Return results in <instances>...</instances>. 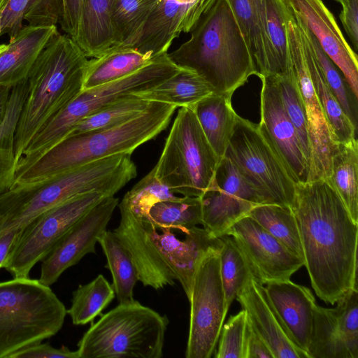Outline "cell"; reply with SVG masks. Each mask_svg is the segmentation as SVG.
<instances>
[{"label":"cell","mask_w":358,"mask_h":358,"mask_svg":"<svg viewBox=\"0 0 358 358\" xmlns=\"http://www.w3.org/2000/svg\"><path fill=\"white\" fill-rule=\"evenodd\" d=\"M317 296L334 305L357 287L358 223L323 179L296 185L290 207Z\"/></svg>","instance_id":"cell-1"},{"label":"cell","mask_w":358,"mask_h":358,"mask_svg":"<svg viewBox=\"0 0 358 358\" xmlns=\"http://www.w3.org/2000/svg\"><path fill=\"white\" fill-rule=\"evenodd\" d=\"M189 38L169 54L180 68L196 73L214 93L232 96L257 71L227 0H215L200 16Z\"/></svg>","instance_id":"cell-2"},{"label":"cell","mask_w":358,"mask_h":358,"mask_svg":"<svg viewBox=\"0 0 358 358\" xmlns=\"http://www.w3.org/2000/svg\"><path fill=\"white\" fill-rule=\"evenodd\" d=\"M137 175L131 154L97 159L35 183L11 187L0 194V234L22 228L41 214L76 196L115 194Z\"/></svg>","instance_id":"cell-3"},{"label":"cell","mask_w":358,"mask_h":358,"mask_svg":"<svg viewBox=\"0 0 358 358\" xmlns=\"http://www.w3.org/2000/svg\"><path fill=\"white\" fill-rule=\"evenodd\" d=\"M89 59L69 36L57 33L38 55L26 80L16 125V162L37 131L83 90Z\"/></svg>","instance_id":"cell-4"},{"label":"cell","mask_w":358,"mask_h":358,"mask_svg":"<svg viewBox=\"0 0 358 358\" xmlns=\"http://www.w3.org/2000/svg\"><path fill=\"white\" fill-rule=\"evenodd\" d=\"M177 106L152 101L137 116L116 126L68 136L15 176L13 186L44 180L87 163L118 154H132L170 123Z\"/></svg>","instance_id":"cell-5"},{"label":"cell","mask_w":358,"mask_h":358,"mask_svg":"<svg viewBox=\"0 0 358 358\" xmlns=\"http://www.w3.org/2000/svg\"><path fill=\"white\" fill-rule=\"evenodd\" d=\"M66 314L50 287L38 279L0 282V358L55 336Z\"/></svg>","instance_id":"cell-6"},{"label":"cell","mask_w":358,"mask_h":358,"mask_svg":"<svg viewBox=\"0 0 358 358\" xmlns=\"http://www.w3.org/2000/svg\"><path fill=\"white\" fill-rule=\"evenodd\" d=\"M166 315L133 299L92 324L78 343L79 358H160Z\"/></svg>","instance_id":"cell-7"},{"label":"cell","mask_w":358,"mask_h":358,"mask_svg":"<svg viewBox=\"0 0 358 358\" xmlns=\"http://www.w3.org/2000/svg\"><path fill=\"white\" fill-rule=\"evenodd\" d=\"M181 69L164 52L122 78L83 90L33 136L22 154V163L31 165L65 138L80 121L120 96L150 89Z\"/></svg>","instance_id":"cell-8"},{"label":"cell","mask_w":358,"mask_h":358,"mask_svg":"<svg viewBox=\"0 0 358 358\" xmlns=\"http://www.w3.org/2000/svg\"><path fill=\"white\" fill-rule=\"evenodd\" d=\"M220 159L191 107H180L154 167L175 194L201 197L211 184Z\"/></svg>","instance_id":"cell-9"},{"label":"cell","mask_w":358,"mask_h":358,"mask_svg":"<svg viewBox=\"0 0 358 358\" xmlns=\"http://www.w3.org/2000/svg\"><path fill=\"white\" fill-rule=\"evenodd\" d=\"M224 157L260 194L266 204L291 207L296 184L257 124L237 115Z\"/></svg>","instance_id":"cell-10"},{"label":"cell","mask_w":358,"mask_h":358,"mask_svg":"<svg viewBox=\"0 0 358 358\" xmlns=\"http://www.w3.org/2000/svg\"><path fill=\"white\" fill-rule=\"evenodd\" d=\"M106 195L90 192L72 197L44 212L24 226L3 268L13 278H27L66 232Z\"/></svg>","instance_id":"cell-11"},{"label":"cell","mask_w":358,"mask_h":358,"mask_svg":"<svg viewBox=\"0 0 358 358\" xmlns=\"http://www.w3.org/2000/svg\"><path fill=\"white\" fill-rule=\"evenodd\" d=\"M212 248L195 271L189 299L186 358H210L215 351L227 313L220 277V250Z\"/></svg>","instance_id":"cell-12"},{"label":"cell","mask_w":358,"mask_h":358,"mask_svg":"<svg viewBox=\"0 0 358 358\" xmlns=\"http://www.w3.org/2000/svg\"><path fill=\"white\" fill-rule=\"evenodd\" d=\"M286 27L292 67L307 121L310 151L308 182L327 180L331 174V157L337 144L332 138L324 110L312 83L299 31L291 12Z\"/></svg>","instance_id":"cell-13"},{"label":"cell","mask_w":358,"mask_h":358,"mask_svg":"<svg viewBox=\"0 0 358 358\" xmlns=\"http://www.w3.org/2000/svg\"><path fill=\"white\" fill-rule=\"evenodd\" d=\"M200 199L203 228L216 237L222 236L255 206L266 204L260 194L224 157L220 160L213 180Z\"/></svg>","instance_id":"cell-14"},{"label":"cell","mask_w":358,"mask_h":358,"mask_svg":"<svg viewBox=\"0 0 358 358\" xmlns=\"http://www.w3.org/2000/svg\"><path fill=\"white\" fill-rule=\"evenodd\" d=\"M224 234L232 236L248 260L254 278L264 285L290 279L304 266L302 259L247 215Z\"/></svg>","instance_id":"cell-15"},{"label":"cell","mask_w":358,"mask_h":358,"mask_svg":"<svg viewBox=\"0 0 358 358\" xmlns=\"http://www.w3.org/2000/svg\"><path fill=\"white\" fill-rule=\"evenodd\" d=\"M118 203L119 199L115 196L104 198L66 232L41 261V283L50 287L85 255L96 252L98 238L106 230Z\"/></svg>","instance_id":"cell-16"},{"label":"cell","mask_w":358,"mask_h":358,"mask_svg":"<svg viewBox=\"0 0 358 358\" xmlns=\"http://www.w3.org/2000/svg\"><path fill=\"white\" fill-rule=\"evenodd\" d=\"M336 304L314 307L309 358H358V289Z\"/></svg>","instance_id":"cell-17"},{"label":"cell","mask_w":358,"mask_h":358,"mask_svg":"<svg viewBox=\"0 0 358 358\" xmlns=\"http://www.w3.org/2000/svg\"><path fill=\"white\" fill-rule=\"evenodd\" d=\"M261 132L272 144L296 185L308 181L309 164L282 105L275 77L260 78Z\"/></svg>","instance_id":"cell-18"},{"label":"cell","mask_w":358,"mask_h":358,"mask_svg":"<svg viewBox=\"0 0 358 358\" xmlns=\"http://www.w3.org/2000/svg\"><path fill=\"white\" fill-rule=\"evenodd\" d=\"M117 206L121 217L113 231L129 251L138 281L157 290L173 285L176 276L159 250L153 235V224L147 217Z\"/></svg>","instance_id":"cell-19"},{"label":"cell","mask_w":358,"mask_h":358,"mask_svg":"<svg viewBox=\"0 0 358 358\" xmlns=\"http://www.w3.org/2000/svg\"><path fill=\"white\" fill-rule=\"evenodd\" d=\"M292 14L316 38L358 98V57L322 0H285Z\"/></svg>","instance_id":"cell-20"},{"label":"cell","mask_w":358,"mask_h":358,"mask_svg":"<svg viewBox=\"0 0 358 358\" xmlns=\"http://www.w3.org/2000/svg\"><path fill=\"white\" fill-rule=\"evenodd\" d=\"M236 299L245 310L248 323L266 343L274 358H309L291 336L262 284L250 278Z\"/></svg>","instance_id":"cell-21"},{"label":"cell","mask_w":358,"mask_h":358,"mask_svg":"<svg viewBox=\"0 0 358 358\" xmlns=\"http://www.w3.org/2000/svg\"><path fill=\"white\" fill-rule=\"evenodd\" d=\"M265 289L291 336L308 354L316 304L311 291L290 279L269 282Z\"/></svg>","instance_id":"cell-22"},{"label":"cell","mask_w":358,"mask_h":358,"mask_svg":"<svg viewBox=\"0 0 358 358\" xmlns=\"http://www.w3.org/2000/svg\"><path fill=\"white\" fill-rule=\"evenodd\" d=\"M58 32L55 25L23 26L0 53V86L13 87L25 79L40 52Z\"/></svg>","instance_id":"cell-23"},{"label":"cell","mask_w":358,"mask_h":358,"mask_svg":"<svg viewBox=\"0 0 358 358\" xmlns=\"http://www.w3.org/2000/svg\"><path fill=\"white\" fill-rule=\"evenodd\" d=\"M76 43L87 57H98L117 46L111 0H84Z\"/></svg>","instance_id":"cell-24"},{"label":"cell","mask_w":358,"mask_h":358,"mask_svg":"<svg viewBox=\"0 0 358 358\" xmlns=\"http://www.w3.org/2000/svg\"><path fill=\"white\" fill-rule=\"evenodd\" d=\"M208 141L220 159L225 153L236 121L231 96L213 93L191 107Z\"/></svg>","instance_id":"cell-25"},{"label":"cell","mask_w":358,"mask_h":358,"mask_svg":"<svg viewBox=\"0 0 358 358\" xmlns=\"http://www.w3.org/2000/svg\"><path fill=\"white\" fill-rule=\"evenodd\" d=\"M266 39L270 53L268 76H290L294 71L287 32L290 10L285 0H262Z\"/></svg>","instance_id":"cell-26"},{"label":"cell","mask_w":358,"mask_h":358,"mask_svg":"<svg viewBox=\"0 0 358 358\" xmlns=\"http://www.w3.org/2000/svg\"><path fill=\"white\" fill-rule=\"evenodd\" d=\"M298 29L310 76L324 110L332 138L336 144L349 142L356 138L357 126L346 115L337 98L329 87L306 36L299 27Z\"/></svg>","instance_id":"cell-27"},{"label":"cell","mask_w":358,"mask_h":358,"mask_svg":"<svg viewBox=\"0 0 358 358\" xmlns=\"http://www.w3.org/2000/svg\"><path fill=\"white\" fill-rule=\"evenodd\" d=\"M155 57L131 47L115 46L102 55L89 59L83 90L122 78L147 65Z\"/></svg>","instance_id":"cell-28"},{"label":"cell","mask_w":358,"mask_h":358,"mask_svg":"<svg viewBox=\"0 0 358 358\" xmlns=\"http://www.w3.org/2000/svg\"><path fill=\"white\" fill-rule=\"evenodd\" d=\"M255 63L257 76H268L270 53L262 17V0H227Z\"/></svg>","instance_id":"cell-29"},{"label":"cell","mask_w":358,"mask_h":358,"mask_svg":"<svg viewBox=\"0 0 358 358\" xmlns=\"http://www.w3.org/2000/svg\"><path fill=\"white\" fill-rule=\"evenodd\" d=\"M62 12V0H8L0 15V37L10 40L23 27L57 26Z\"/></svg>","instance_id":"cell-30"},{"label":"cell","mask_w":358,"mask_h":358,"mask_svg":"<svg viewBox=\"0 0 358 358\" xmlns=\"http://www.w3.org/2000/svg\"><path fill=\"white\" fill-rule=\"evenodd\" d=\"M213 93V87L201 76L192 70L182 68L157 85L134 94L150 101L177 107H192Z\"/></svg>","instance_id":"cell-31"},{"label":"cell","mask_w":358,"mask_h":358,"mask_svg":"<svg viewBox=\"0 0 358 358\" xmlns=\"http://www.w3.org/2000/svg\"><path fill=\"white\" fill-rule=\"evenodd\" d=\"M338 194L353 220L358 223V141L337 143L325 180Z\"/></svg>","instance_id":"cell-32"},{"label":"cell","mask_w":358,"mask_h":358,"mask_svg":"<svg viewBox=\"0 0 358 358\" xmlns=\"http://www.w3.org/2000/svg\"><path fill=\"white\" fill-rule=\"evenodd\" d=\"M106 257V267L111 273L115 296L119 303L134 299V288L138 281L134 261L125 246L113 231L106 230L98 238Z\"/></svg>","instance_id":"cell-33"},{"label":"cell","mask_w":358,"mask_h":358,"mask_svg":"<svg viewBox=\"0 0 358 358\" xmlns=\"http://www.w3.org/2000/svg\"><path fill=\"white\" fill-rule=\"evenodd\" d=\"M26 93V80L10 91L5 117L0 125V194L13 185L16 169L14 138L16 125Z\"/></svg>","instance_id":"cell-34"},{"label":"cell","mask_w":358,"mask_h":358,"mask_svg":"<svg viewBox=\"0 0 358 358\" xmlns=\"http://www.w3.org/2000/svg\"><path fill=\"white\" fill-rule=\"evenodd\" d=\"M222 246V239L203 228L196 226L184 233L183 246L173 271L188 299L194 275L201 260L210 249H221Z\"/></svg>","instance_id":"cell-35"},{"label":"cell","mask_w":358,"mask_h":358,"mask_svg":"<svg viewBox=\"0 0 358 358\" xmlns=\"http://www.w3.org/2000/svg\"><path fill=\"white\" fill-rule=\"evenodd\" d=\"M148 219L157 229H170L182 233L201 224L202 210L199 197L178 196L159 201L149 210Z\"/></svg>","instance_id":"cell-36"},{"label":"cell","mask_w":358,"mask_h":358,"mask_svg":"<svg viewBox=\"0 0 358 358\" xmlns=\"http://www.w3.org/2000/svg\"><path fill=\"white\" fill-rule=\"evenodd\" d=\"M115 296L112 285L100 274L73 291L71 305L66 313L73 324L84 325L99 315Z\"/></svg>","instance_id":"cell-37"},{"label":"cell","mask_w":358,"mask_h":358,"mask_svg":"<svg viewBox=\"0 0 358 358\" xmlns=\"http://www.w3.org/2000/svg\"><path fill=\"white\" fill-rule=\"evenodd\" d=\"M248 215L303 260L297 224L290 208L261 204L255 206Z\"/></svg>","instance_id":"cell-38"},{"label":"cell","mask_w":358,"mask_h":358,"mask_svg":"<svg viewBox=\"0 0 358 358\" xmlns=\"http://www.w3.org/2000/svg\"><path fill=\"white\" fill-rule=\"evenodd\" d=\"M152 102L134 94H125L83 119L68 136L118 125L143 113Z\"/></svg>","instance_id":"cell-39"},{"label":"cell","mask_w":358,"mask_h":358,"mask_svg":"<svg viewBox=\"0 0 358 358\" xmlns=\"http://www.w3.org/2000/svg\"><path fill=\"white\" fill-rule=\"evenodd\" d=\"M220 238L222 241L220 250V277L226 306L229 310L239 291L249 278L253 277V273L248 260L232 236L223 234Z\"/></svg>","instance_id":"cell-40"},{"label":"cell","mask_w":358,"mask_h":358,"mask_svg":"<svg viewBox=\"0 0 358 358\" xmlns=\"http://www.w3.org/2000/svg\"><path fill=\"white\" fill-rule=\"evenodd\" d=\"M293 17L306 36L327 84L346 115L357 126V98L350 90L343 73L322 50L314 36L294 16Z\"/></svg>","instance_id":"cell-41"},{"label":"cell","mask_w":358,"mask_h":358,"mask_svg":"<svg viewBox=\"0 0 358 358\" xmlns=\"http://www.w3.org/2000/svg\"><path fill=\"white\" fill-rule=\"evenodd\" d=\"M159 0H111L117 45L130 39L143 26Z\"/></svg>","instance_id":"cell-42"},{"label":"cell","mask_w":358,"mask_h":358,"mask_svg":"<svg viewBox=\"0 0 358 358\" xmlns=\"http://www.w3.org/2000/svg\"><path fill=\"white\" fill-rule=\"evenodd\" d=\"M177 197L168 186L158 179L153 168L124 194L118 205L138 215L147 217L155 203Z\"/></svg>","instance_id":"cell-43"},{"label":"cell","mask_w":358,"mask_h":358,"mask_svg":"<svg viewBox=\"0 0 358 358\" xmlns=\"http://www.w3.org/2000/svg\"><path fill=\"white\" fill-rule=\"evenodd\" d=\"M275 78L282 105L297 133L310 171V151L306 116L294 73L290 76Z\"/></svg>","instance_id":"cell-44"},{"label":"cell","mask_w":358,"mask_h":358,"mask_svg":"<svg viewBox=\"0 0 358 358\" xmlns=\"http://www.w3.org/2000/svg\"><path fill=\"white\" fill-rule=\"evenodd\" d=\"M247 316L243 309L223 324L216 358H245Z\"/></svg>","instance_id":"cell-45"},{"label":"cell","mask_w":358,"mask_h":358,"mask_svg":"<svg viewBox=\"0 0 358 358\" xmlns=\"http://www.w3.org/2000/svg\"><path fill=\"white\" fill-rule=\"evenodd\" d=\"M79 358L78 350L72 351L66 346L55 348L49 343L42 342L20 349L8 358Z\"/></svg>","instance_id":"cell-46"},{"label":"cell","mask_w":358,"mask_h":358,"mask_svg":"<svg viewBox=\"0 0 358 358\" xmlns=\"http://www.w3.org/2000/svg\"><path fill=\"white\" fill-rule=\"evenodd\" d=\"M84 0H62V29L76 41Z\"/></svg>","instance_id":"cell-47"},{"label":"cell","mask_w":358,"mask_h":358,"mask_svg":"<svg viewBox=\"0 0 358 358\" xmlns=\"http://www.w3.org/2000/svg\"><path fill=\"white\" fill-rule=\"evenodd\" d=\"M339 15L343 27L354 50L358 48V0H343Z\"/></svg>","instance_id":"cell-48"},{"label":"cell","mask_w":358,"mask_h":358,"mask_svg":"<svg viewBox=\"0 0 358 358\" xmlns=\"http://www.w3.org/2000/svg\"><path fill=\"white\" fill-rule=\"evenodd\" d=\"M245 358H274L270 348L247 321Z\"/></svg>","instance_id":"cell-49"},{"label":"cell","mask_w":358,"mask_h":358,"mask_svg":"<svg viewBox=\"0 0 358 358\" xmlns=\"http://www.w3.org/2000/svg\"><path fill=\"white\" fill-rule=\"evenodd\" d=\"M22 229V227L14 228L0 234V268H3L11 248L20 234Z\"/></svg>","instance_id":"cell-50"},{"label":"cell","mask_w":358,"mask_h":358,"mask_svg":"<svg viewBox=\"0 0 358 358\" xmlns=\"http://www.w3.org/2000/svg\"><path fill=\"white\" fill-rule=\"evenodd\" d=\"M180 3H185L192 8L199 16H201L215 0H176Z\"/></svg>","instance_id":"cell-51"},{"label":"cell","mask_w":358,"mask_h":358,"mask_svg":"<svg viewBox=\"0 0 358 358\" xmlns=\"http://www.w3.org/2000/svg\"><path fill=\"white\" fill-rule=\"evenodd\" d=\"M12 87L0 86V125L7 110Z\"/></svg>","instance_id":"cell-52"},{"label":"cell","mask_w":358,"mask_h":358,"mask_svg":"<svg viewBox=\"0 0 358 358\" xmlns=\"http://www.w3.org/2000/svg\"><path fill=\"white\" fill-rule=\"evenodd\" d=\"M8 1V0H0V15L2 13L3 9L5 8Z\"/></svg>","instance_id":"cell-53"},{"label":"cell","mask_w":358,"mask_h":358,"mask_svg":"<svg viewBox=\"0 0 358 358\" xmlns=\"http://www.w3.org/2000/svg\"><path fill=\"white\" fill-rule=\"evenodd\" d=\"M334 1H335L338 2V3H341H341H342V2H343V0H334Z\"/></svg>","instance_id":"cell-54"}]
</instances>
